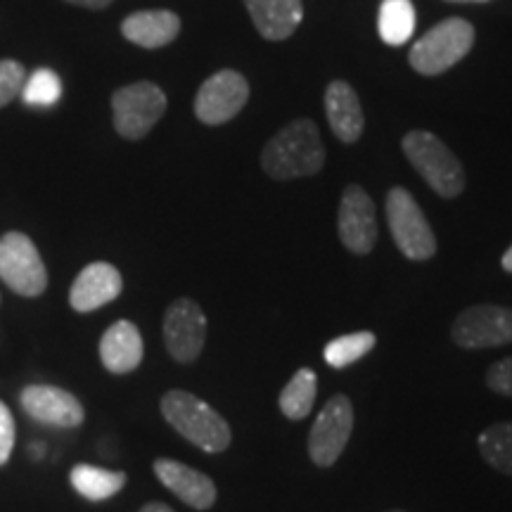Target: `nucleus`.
<instances>
[{"mask_svg":"<svg viewBox=\"0 0 512 512\" xmlns=\"http://www.w3.org/2000/svg\"><path fill=\"white\" fill-rule=\"evenodd\" d=\"M24 81H27V69L22 62L12 60V57L0 60V110L22 95Z\"/></svg>","mask_w":512,"mask_h":512,"instance_id":"26","label":"nucleus"},{"mask_svg":"<svg viewBox=\"0 0 512 512\" xmlns=\"http://www.w3.org/2000/svg\"><path fill=\"white\" fill-rule=\"evenodd\" d=\"M126 472H112L102 470L95 465H76L69 475V482L76 489V494H81L88 501H107V498L117 496L126 486Z\"/></svg>","mask_w":512,"mask_h":512,"instance_id":"20","label":"nucleus"},{"mask_svg":"<svg viewBox=\"0 0 512 512\" xmlns=\"http://www.w3.org/2000/svg\"><path fill=\"white\" fill-rule=\"evenodd\" d=\"M249 100V83L235 69H221L202 83L195 95V114L202 124L221 126L235 119Z\"/></svg>","mask_w":512,"mask_h":512,"instance_id":"10","label":"nucleus"},{"mask_svg":"<svg viewBox=\"0 0 512 512\" xmlns=\"http://www.w3.org/2000/svg\"><path fill=\"white\" fill-rule=\"evenodd\" d=\"M325 164V147L318 126L309 119H297L280 128L261 152V169L273 181L316 176Z\"/></svg>","mask_w":512,"mask_h":512,"instance_id":"1","label":"nucleus"},{"mask_svg":"<svg viewBox=\"0 0 512 512\" xmlns=\"http://www.w3.org/2000/svg\"><path fill=\"white\" fill-rule=\"evenodd\" d=\"M380 38L387 46H403L415 31V8L411 0H382L377 17Z\"/></svg>","mask_w":512,"mask_h":512,"instance_id":"21","label":"nucleus"},{"mask_svg":"<svg viewBox=\"0 0 512 512\" xmlns=\"http://www.w3.org/2000/svg\"><path fill=\"white\" fill-rule=\"evenodd\" d=\"M100 361L114 375L133 373L143 361V337L136 323L117 320L100 339Z\"/></svg>","mask_w":512,"mask_h":512,"instance_id":"17","label":"nucleus"},{"mask_svg":"<svg viewBox=\"0 0 512 512\" xmlns=\"http://www.w3.org/2000/svg\"><path fill=\"white\" fill-rule=\"evenodd\" d=\"M64 3L76 5V8H86V10H105L110 8L114 0H64Z\"/></svg>","mask_w":512,"mask_h":512,"instance_id":"29","label":"nucleus"},{"mask_svg":"<svg viewBox=\"0 0 512 512\" xmlns=\"http://www.w3.org/2000/svg\"><path fill=\"white\" fill-rule=\"evenodd\" d=\"M159 482L171 491L176 498H181L185 505L195 510H209L216 503V484L211 482L209 475L200 470H192L190 465L178 463L171 458H159L152 465Z\"/></svg>","mask_w":512,"mask_h":512,"instance_id":"15","label":"nucleus"},{"mask_svg":"<svg viewBox=\"0 0 512 512\" xmlns=\"http://www.w3.org/2000/svg\"><path fill=\"white\" fill-rule=\"evenodd\" d=\"M451 3H489V0H451Z\"/></svg>","mask_w":512,"mask_h":512,"instance_id":"32","label":"nucleus"},{"mask_svg":"<svg viewBox=\"0 0 512 512\" xmlns=\"http://www.w3.org/2000/svg\"><path fill=\"white\" fill-rule=\"evenodd\" d=\"M337 230L342 245L354 254H370L377 242L375 202L361 185H347L339 200Z\"/></svg>","mask_w":512,"mask_h":512,"instance_id":"12","label":"nucleus"},{"mask_svg":"<svg viewBox=\"0 0 512 512\" xmlns=\"http://www.w3.org/2000/svg\"><path fill=\"white\" fill-rule=\"evenodd\" d=\"M138 512H176V510L169 508V505H166V503H157L155 501V503H145Z\"/></svg>","mask_w":512,"mask_h":512,"instance_id":"30","label":"nucleus"},{"mask_svg":"<svg viewBox=\"0 0 512 512\" xmlns=\"http://www.w3.org/2000/svg\"><path fill=\"white\" fill-rule=\"evenodd\" d=\"M387 221L396 247L403 256H408L411 261H427L437 254L434 230L422 214L420 204L406 188L389 190Z\"/></svg>","mask_w":512,"mask_h":512,"instance_id":"7","label":"nucleus"},{"mask_svg":"<svg viewBox=\"0 0 512 512\" xmlns=\"http://www.w3.org/2000/svg\"><path fill=\"white\" fill-rule=\"evenodd\" d=\"M19 403L31 420L50 427L74 430V427H81L83 418H86L81 401L72 392L55 387V384H29L19 394Z\"/></svg>","mask_w":512,"mask_h":512,"instance_id":"13","label":"nucleus"},{"mask_svg":"<svg viewBox=\"0 0 512 512\" xmlns=\"http://www.w3.org/2000/svg\"><path fill=\"white\" fill-rule=\"evenodd\" d=\"M121 290H124V278L117 268L107 261H93L76 275L72 290H69V304L74 311L91 313L114 302Z\"/></svg>","mask_w":512,"mask_h":512,"instance_id":"14","label":"nucleus"},{"mask_svg":"<svg viewBox=\"0 0 512 512\" xmlns=\"http://www.w3.org/2000/svg\"><path fill=\"white\" fill-rule=\"evenodd\" d=\"M325 114H328L332 133L342 143H356L361 138L366 117L361 100L347 81H332L325 91Z\"/></svg>","mask_w":512,"mask_h":512,"instance_id":"19","label":"nucleus"},{"mask_svg":"<svg viewBox=\"0 0 512 512\" xmlns=\"http://www.w3.org/2000/svg\"><path fill=\"white\" fill-rule=\"evenodd\" d=\"M121 34L133 46L157 50L169 46L181 34V17L171 10H140L131 12L121 22Z\"/></svg>","mask_w":512,"mask_h":512,"instance_id":"16","label":"nucleus"},{"mask_svg":"<svg viewBox=\"0 0 512 512\" xmlns=\"http://www.w3.org/2000/svg\"><path fill=\"white\" fill-rule=\"evenodd\" d=\"M207 342V316L195 299L181 297L164 313V344L178 363L197 361Z\"/></svg>","mask_w":512,"mask_h":512,"instance_id":"11","label":"nucleus"},{"mask_svg":"<svg viewBox=\"0 0 512 512\" xmlns=\"http://www.w3.org/2000/svg\"><path fill=\"white\" fill-rule=\"evenodd\" d=\"M486 387L491 392L512 399V356L501 358V361H496L494 366L486 370Z\"/></svg>","mask_w":512,"mask_h":512,"instance_id":"27","label":"nucleus"},{"mask_svg":"<svg viewBox=\"0 0 512 512\" xmlns=\"http://www.w3.org/2000/svg\"><path fill=\"white\" fill-rule=\"evenodd\" d=\"M0 280L27 299L41 297L48 290V268L29 235L19 230L0 235Z\"/></svg>","mask_w":512,"mask_h":512,"instance_id":"6","label":"nucleus"},{"mask_svg":"<svg viewBox=\"0 0 512 512\" xmlns=\"http://www.w3.org/2000/svg\"><path fill=\"white\" fill-rule=\"evenodd\" d=\"M501 266H503V271L512 273V245L508 247V252L503 254V259H501Z\"/></svg>","mask_w":512,"mask_h":512,"instance_id":"31","label":"nucleus"},{"mask_svg":"<svg viewBox=\"0 0 512 512\" xmlns=\"http://www.w3.org/2000/svg\"><path fill=\"white\" fill-rule=\"evenodd\" d=\"M389 512H403V510H389Z\"/></svg>","mask_w":512,"mask_h":512,"instance_id":"33","label":"nucleus"},{"mask_svg":"<svg viewBox=\"0 0 512 512\" xmlns=\"http://www.w3.org/2000/svg\"><path fill=\"white\" fill-rule=\"evenodd\" d=\"M62 95V83L50 69H36L29 81H24L22 98L31 107H53Z\"/></svg>","mask_w":512,"mask_h":512,"instance_id":"25","label":"nucleus"},{"mask_svg":"<svg viewBox=\"0 0 512 512\" xmlns=\"http://www.w3.org/2000/svg\"><path fill=\"white\" fill-rule=\"evenodd\" d=\"M403 155L413 164V169L425 178L427 185L437 195L458 197L465 188V171L458 157L430 131H411L401 140Z\"/></svg>","mask_w":512,"mask_h":512,"instance_id":"3","label":"nucleus"},{"mask_svg":"<svg viewBox=\"0 0 512 512\" xmlns=\"http://www.w3.org/2000/svg\"><path fill=\"white\" fill-rule=\"evenodd\" d=\"M166 93L152 81L128 83L112 93L114 131L126 140H143L166 112Z\"/></svg>","mask_w":512,"mask_h":512,"instance_id":"5","label":"nucleus"},{"mask_svg":"<svg viewBox=\"0 0 512 512\" xmlns=\"http://www.w3.org/2000/svg\"><path fill=\"white\" fill-rule=\"evenodd\" d=\"M354 430V406L344 394H335L323 406L309 432V456L318 467H332L349 444Z\"/></svg>","mask_w":512,"mask_h":512,"instance_id":"9","label":"nucleus"},{"mask_svg":"<svg viewBox=\"0 0 512 512\" xmlns=\"http://www.w3.org/2000/svg\"><path fill=\"white\" fill-rule=\"evenodd\" d=\"M375 344H377V337L368 330L335 337L332 342H328V347L323 351L325 363L337 370L354 366L356 361H361L363 356H368L370 351L375 349Z\"/></svg>","mask_w":512,"mask_h":512,"instance_id":"24","label":"nucleus"},{"mask_svg":"<svg viewBox=\"0 0 512 512\" xmlns=\"http://www.w3.org/2000/svg\"><path fill=\"white\" fill-rule=\"evenodd\" d=\"M475 46V27L467 19L448 17L411 48V67L422 76H437L458 64Z\"/></svg>","mask_w":512,"mask_h":512,"instance_id":"4","label":"nucleus"},{"mask_svg":"<svg viewBox=\"0 0 512 512\" xmlns=\"http://www.w3.org/2000/svg\"><path fill=\"white\" fill-rule=\"evenodd\" d=\"M159 408H162L164 420L204 453H223L230 446V439H233L230 425L200 396L183 392V389H171L162 396Z\"/></svg>","mask_w":512,"mask_h":512,"instance_id":"2","label":"nucleus"},{"mask_svg":"<svg viewBox=\"0 0 512 512\" xmlns=\"http://www.w3.org/2000/svg\"><path fill=\"white\" fill-rule=\"evenodd\" d=\"M460 349H494L512 342V309L501 304H477L460 311L451 325Z\"/></svg>","mask_w":512,"mask_h":512,"instance_id":"8","label":"nucleus"},{"mask_svg":"<svg viewBox=\"0 0 512 512\" xmlns=\"http://www.w3.org/2000/svg\"><path fill=\"white\" fill-rule=\"evenodd\" d=\"M318 394V377L311 368H299L280 392V411L290 420L309 418Z\"/></svg>","mask_w":512,"mask_h":512,"instance_id":"22","label":"nucleus"},{"mask_svg":"<svg viewBox=\"0 0 512 512\" xmlns=\"http://www.w3.org/2000/svg\"><path fill=\"white\" fill-rule=\"evenodd\" d=\"M479 453L494 470L512 477V422H496L477 439Z\"/></svg>","mask_w":512,"mask_h":512,"instance_id":"23","label":"nucleus"},{"mask_svg":"<svg viewBox=\"0 0 512 512\" xmlns=\"http://www.w3.org/2000/svg\"><path fill=\"white\" fill-rule=\"evenodd\" d=\"M15 448V418L10 408L0 401V465H5Z\"/></svg>","mask_w":512,"mask_h":512,"instance_id":"28","label":"nucleus"},{"mask_svg":"<svg viewBox=\"0 0 512 512\" xmlns=\"http://www.w3.org/2000/svg\"><path fill=\"white\" fill-rule=\"evenodd\" d=\"M256 31L266 41H285L304 19L302 0H242Z\"/></svg>","mask_w":512,"mask_h":512,"instance_id":"18","label":"nucleus"}]
</instances>
